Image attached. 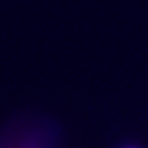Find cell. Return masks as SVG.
<instances>
[{
  "instance_id": "cell-1",
  "label": "cell",
  "mask_w": 148,
  "mask_h": 148,
  "mask_svg": "<svg viewBox=\"0 0 148 148\" xmlns=\"http://www.w3.org/2000/svg\"><path fill=\"white\" fill-rule=\"evenodd\" d=\"M0 148H58L56 133L45 122H18L0 139Z\"/></svg>"
},
{
  "instance_id": "cell-2",
  "label": "cell",
  "mask_w": 148,
  "mask_h": 148,
  "mask_svg": "<svg viewBox=\"0 0 148 148\" xmlns=\"http://www.w3.org/2000/svg\"><path fill=\"white\" fill-rule=\"evenodd\" d=\"M119 148H137V146H133V145H126V146H119Z\"/></svg>"
}]
</instances>
